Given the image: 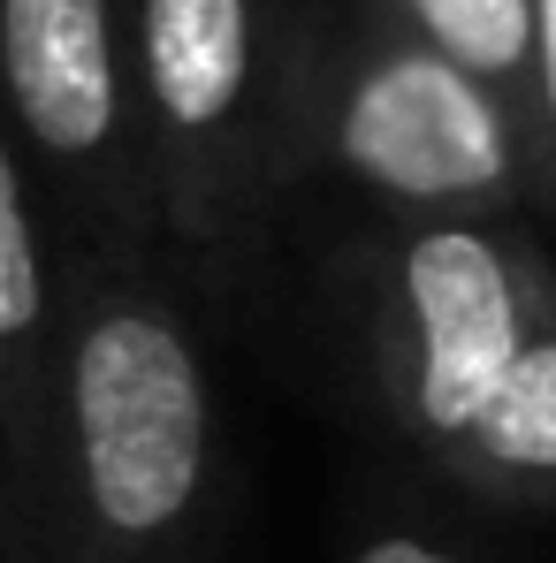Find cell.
Masks as SVG:
<instances>
[{
    "mask_svg": "<svg viewBox=\"0 0 556 563\" xmlns=\"http://www.w3.org/2000/svg\"><path fill=\"white\" fill-rule=\"evenodd\" d=\"M214 487L221 411L184 305L122 252H92L62 297L39 563H198Z\"/></svg>",
    "mask_w": 556,
    "mask_h": 563,
    "instance_id": "obj_1",
    "label": "cell"
},
{
    "mask_svg": "<svg viewBox=\"0 0 556 563\" xmlns=\"http://www.w3.org/2000/svg\"><path fill=\"white\" fill-rule=\"evenodd\" d=\"M130 122L161 229L184 252L237 244L290 130L275 0H138Z\"/></svg>",
    "mask_w": 556,
    "mask_h": 563,
    "instance_id": "obj_2",
    "label": "cell"
},
{
    "mask_svg": "<svg viewBox=\"0 0 556 563\" xmlns=\"http://www.w3.org/2000/svg\"><path fill=\"white\" fill-rule=\"evenodd\" d=\"M549 305V260L511 221H396L367 305V366L389 427L427 465H450Z\"/></svg>",
    "mask_w": 556,
    "mask_h": 563,
    "instance_id": "obj_3",
    "label": "cell"
},
{
    "mask_svg": "<svg viewBox=\"0 0 556 563\" xmlns=\"http://www.w3.org/2000/svg\"><path fill=\"white\" fill-rule=\"evenodd\" d=\"M313 145L396 221H503L534 190L526 114L396 23L336 46L313 92Z\"/></svg>",
    "mask_w": 556,
    "mask_h": 563,
    "instance_id": "obj_4",
    "label": "cell"
},
{
    "mask_svg": "<svg viewBox=\"0 0 556 563\" xmlns=\"http://www.w3.org/2000/svg\"><path fill=\"white\" fill-rule=\"evenodd\" d=\"M0 114L62 198L92 213V229L130 236L153 213L115 0H0Z\"/></svg>",
    "mask_w": 556,
    "mask_h": 563,
    "instance_id": "obj_5",
    "label": "cell"
},
{
    "mask_svg": "<svg viewBox=\"0 0 556 563\" xmlns=\"http://www.w3.org/2000/svg\"><path fill=\"white\" fill-rule=\"evenodd\" d=\"M54 343H62V289L46 267L31 168L0 137V465H8L31 549H39V457H46Z\"/></svg>",
    "mask_w": 556,
    "mask_h": 563,
    "instance_id": "obj_6",
    "label": "cell"
},
{
    "mask_svg": "<svg viewBox=\"0 0 556 563\" xmlns=\"http://www.w3.org/2000/svg\"><path fill=\"white\" fill-rule=\"evenodd\" d=\"M443 472L488 503H556V305L542 312V328L526 335V351L495 380L488 411L465 427L458 457Z\"/></svg>",
    "mask_w": 556,
    "mask_h": 563,
    "instance_id": "obj_7",
    "label": "cell"
},
{
    "mask_svg": "<svg viewBox=\"0 0 556 563\" xmlns=\"http://www.w3.org/2000/svg\"><path fill=\"white\" fill-rule=\"evenodd\" d=\"M389 23L443 54L472 85L526 99V38H534V0H389Z\"/></svg>",
    "mask_w": 556,
    "mask_h": 563,
    "instance_id": "obj_8",
    "label": "cell"
},
{
    "mask_svg": "<svg viewBox=\"0 0 556 563\" xmlns=\"http://www.w3.org/2000/svg\"><path fill=\"white\" fill-rule=\"evenodd\" d=\"M526 168L534 190L556 198V0H534V38H526Z\"/></svg>",
    "mask_w": 556,
    "mask_h": 563,
    "instance_id": "obj_9",
    "label": "cell"
},
{
    "mask_svg": "<svg viewBox=\"0 0 556 563\" xmlns=\"http://www.w3.org/2000/svg\"><path fill=\"white\" fill-rule=\"evenodd\" d=\"M351 563H465V556L450 541L419 533V526H373V533H359Z\"/></svg>",
    "mask_w": 556,
    "mask_h": 563,
    "instance_id": "obj_10",
    "label": "cell"
}]
</instances>
